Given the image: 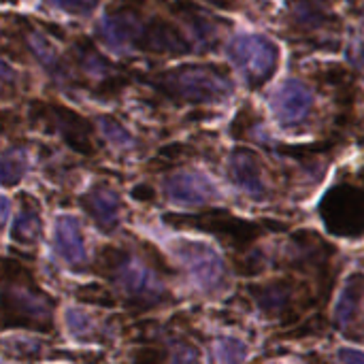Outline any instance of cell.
<instances>
[{
    "label": "cell",
    "mask_w": 364,
    "mask_h": 364,
    "mask_svg": "<svg viewBox=\"0 0 364 364\" xmlns=\"http://www.w3.org/2000/svg\"><path fill=\"white\" fill-rule=\"evenodd\" d=\"M11 237L21 247H34L43 237V215L41 205L28 192L17 196V211L11 226Z\"/></svg>",
    "instance_id": "20"
},
{
    "label": "cell",
    "mask_w": 364,
    "mask_h": 364,
    "mask_svg": "<svg viewBox=\"0 0 364 364\" xmlns=\"http://www.w3.org/2000/svg\"><path fill=\"white\" fill-rule=\"evenodd\" d=\"M98 32L102 41L117 51L179 58L196 49L190 43L192 38L186 36L177 23L147 13L132 0L111 4L100 19Z\"/></svg>",
    "instance_id": "2"
},
{
    "label": "cell",
    "mask_w": 364,
    "mask_h": 364,
    "mask_svg": "<svg viewBox=\"0 0 364 364\" xmlns=\"http://www.w3.org/2000/svg\"><path fill=\"white\" fill-rule=\"evenodd\" d=\"M271 109L279 126L301 128L314 111V94L301 79H286L271 96Z\"/></svg>",
    "instance_id": "14"
},
{
    "label": "cell",
    "mask_w": 364,
    "mask_h": 364,
    "mask_svg": "<svg viewBox=\"0 0 364 364\" xmlns=\"http://www.w3.org/2000/svg\"><path fill=\"white\" fill-rule=\"evenodd\" d=\"M75 296L81 301V303H87V305H98V307H115L117 301L111 299V294L98 286V284H85V286H77L75 288Z\"/></svg>",
    "instance_id": "23"
},
{
    "label": "cell",
    "mask_w": 364,
    "mask_h": 364,
    "mask_svg": "<svg viewBox=\"0 0 364 364\" xmlns=\"http://www.w3.org/2000/svg\"><path fill=\"white\" fill-rule=\"evenodd\" d=\"M337 331L352 339L364 341V275L352 273L341 290L337 309H335Z\"/></svg>",
    "instance_id": "17"
},
{
    "label": "cell",
    "mask_w": 364,
    "mask_h": 364,
    "mask_svg": "<svg viewBox=\"0 0 364 364\" xmlns=\"http://www.w3.org/2000/svg\"><path fill=\"white\" fill-rule=\"evenodd\" d=\"M32 128H38L47 134L62 139L75 154L92 158L96 156L94 143V126L77 111L47 100H34L28 109Z\"/></svg>",
    "instance_id": "8"
},
{
    "label": "cell",
    "mask_w": 364,
    "mask_h": 364,
    "mask_svg": "<svg viewBox=\"0 0 364 364\" xmlns=\"http://www.w3.org/2000/svg\"><path fill=\"white\" fill-rule=\"evenodd\" d=\"M55 299L41 288L32 271L13 260L2 262V328H23L49 335L55 331Z\"/></svg>",
    "instance_id": "4"
},
{
    "label": "cell",
    "mask_w": 364,
    "mask_h": 364,
    "mask_svg": "<svg viewBox=\"0 0 364 364\" xmlns=\"http://www.w3.org/2000/svg\"><path fill=\"white\" fill-rule=\"evenodd\" d=\"M164 224L179 228V230H200L215 237L224 247L235 254L237 271L241 275H256L264 269V258L260 252H252L256 241L269 232L288 230L290 224L277 220H245L228 209H207L200 213L183 215V213H168L162 218Z\"/></svg>",
    "instance_id": "3"
},
{
    "label": "cell",
    "mask_w": 364,
    "mask_h": 364,
    "mask_svg": "<svg viewBox=\"0 0 364 364\" xmlns=\"http://www.w3.org/2000/svg\"><path fill=\"white\" fill-rule=\"evenodd\" d=\"M318 215L328 235L339 239H363L364 190L354 181L339 179L324 192Z\"/></svg>",
    "instance_id": "9"
},
{
    "label": "cell",
    "mask_w": 364,
    "mask_h": 364,
    "mask_svg": "<svg viewBox=\"0 0 364 364\" xmlns=\"http://www.w3.org/2000/svg\"><path fill=\"white\" fill-rule=\"evenodd\" d=\"M28 171V154L23 147H9L2 154V186L13 188L17 186Z\"/></svg>",
    "instance_id": "21"
},
{
    "label": "cell",
    "mask_w": 364,
    "mask_h": 364,
    "mask_svg": "<svg viewBox=\"0 0 364 364\" xmlns=\"http://www.w3.org/2000/svg\"><path fill=\"white\" fill-rule=\"evenodd\" d=\"M282 26L292 43H301L307 49H341L343 21L324 0H288L282 13Z\"/></svg>",
    "instance_id": "7"
},
{
    "label": "cell",
    "mask_w": 364,
    "mask_h": 364,
    "mask_svg": "<svg viewBox=\"0 0 364 364\" xmlns=\"http://www.w3.org/2000/svg\"><path fill=\"white\" fill-rule=\"evenodd\" d=\"M154 196H156V192H154V188H151V186H147V183H139V186H134V188H132V198H134V200L151 203V200H154Z\"/></svg>",
    "instance_id": "26"
},
{
    "label": "cell",
    "mask_w": 364,
    "mask_h": 364,
    "mask_svg": "<svg viewBox=\"0 0 364 364\" xmlns=\"http://www.w3.org/2000/svg\"><path fill=\"white\" fill-rule=\"evenodd\" d=\"M162 190L164 196L179 207H205L220 198V192L211 183V179L194 168L166 175L162 181Z\"/></svg>",
    "instance_id": "13"
},
{
    "label": "cell",
    "mask_w": 364,
    "mask_h": 364,
    "mask_svg": "<svg viewBox=\"0 0 364 364\" xmlns=\"http://www.w3.org/2000/svg\"><path fill=\"white\" fill-rule=\"evenodd\" d=\"M226 53L250 90L264 87L279 68V47L264 34L243 32L235 36Z\"/></svg>",
    "instance_id": "10"
},
{
    "label": "cell",
    "mask_w": 364,
    "mask_h": 364,
    "mask_svg": "<svg viewBox=\"0 0 364 364\" xmlns=\"http://www.w3.org/2000/svg\"><path fill=\"white\" fill-rule=\"evenodd\" d=\"M79 205L98 226V230L111 235L122 224V198L115 188L107 181H96L85 194H81Z\"/></svg>",
    "instance_id": "19"
},
{
    "label": "cell",
    "mask_w": 364,
    "mask_h": 364,
    "mask_svg": "<svg viewBox=\"0 0 364 364\" xmlns=\"http://www.w3.org/2000/svg\"><path fill=\"white\" fill-rule=\"evenodd\" d=\"M19 19H21V23L15 26V28L19 30V41H21V45L28 49V53H30V55L45 68V73H47L49 77H53L58 83L68 85V87H75L73 75H70L68 66L64 64V60L60 58L55 45L49 41V36H47L45 32H41L38 28L30 26L32 19H28V17H19Z\"/></svg>",
    "instance_id": "16"
},
{
    "label": "cell",
    "mask_w": 364,
    "mask_h": 364,
    "mask_svg": "<svg viewBox=\"0 0 364 364\" xmlns=\"http://www.w3.org/2000/svg\"><path fill=\"white\" fill-rule=\"evenodd\" d=\"M228 177L230 181L250 198L262 203L269 198V183L262 158L250 147H235L228 156Z\"/></svg>",
    "instance_id": "15"
},
{
    "label": "cell",
    "mask_w": 364,
    "mask_h": 364,
    "mask_svg": "<svg viewBox=\"0 0 364 364\" xmlns=\"http://www.w3.org/2000/svg\"><path fill=\"white\" fill-rule=\"evenodd\" d=\"M247 294L256 303V309L279 324H296L309 309L326 305L328 294L322 288H311L307 279L279 277L264 284L247 286Z\"/></svg>",
    "instance_id": "6"
},
{
    "label": "cell",
    "mask_w": 364,
    "mask_h": 364,
    "mask_svg": "<svg viewBox=\"0 0 364 364\" xmlns=\"http://www.w3.org/2000/svg\"><path fill=\"white\" fill-rule=\"evenodd\" d=\"M211 358L218 360V363H239V360H245V358H247V348H245L239 339L222 337V339L213 346Z\"/></svg>",
    "instance_id": "22"
},
{
    "label": "cell",
    "mask_w": 364,
    "mask_h": 364,
    "mask_svg": "<svg viewBox=\"0 0 364 364\" xmlns=\"http://www.w3.org/2000/svg\"><path fill=\"white\" fill-rule=\"evenodd\" d=\"M171 252L203 294L218 296L226 290V267L222 256L211 245L198 241H175Z\"/></svg>",
    "instance_id": "11"
},
{
    "label": "cell",
    "mask_w": 364,
    "mask_h": 364,
    "mask_svg": "<svg viewBox=\"0 0 364 364\" xmlns=\"http://www.w3.org/2000/svg\"><path fill=\"white\" fill-rule=\"evenodd\" d=\"M49 6L58 9V11H64L68 15H75V17H87L92 15L100 0H45Z\"/></svg>",
    "instance_id": "25"
},
{
    "label": "cell",
    "mask_w": 364,
    "mask_h": 364,
    "mask_svg": "<svg viewBox=\"0 0 364 364\" xmlns=\"http://www.w3.org/2000/svg\"><path fill=\"white\" fill-rule=\"evenodd\" d=\"M139 79L179 107L220 105L228 100L235 90L228 68L213 62L179 64L171 70L151 73L149 77L141 75Z\"/></svg>",
    "instance_id": "5"
},
{
    "label": "cell",
    "mask_w": 364,
    "mask_h": 364,
    "mask_svg": "<svg viewBox=\"0 0 364 364\" xmlns=\"http://www.w3.org/2000/svg\"><path fill=\"white\" fill-rule=\"evenodd\" d=\"M94 273L105 277L132 314H149L175 303L168 288L173 269L149 243L105 245L96 254Z\"/></svg>",
    "instance_id": "1"
},
{
    "label": "cell",
    "mask_w": 364,
    "mask_h": 364,
    "mask_svg": "<svg viewBox=\"0 0 364 364\" xmlns=\"http://www.w3.org/2000/svg\"><path fill=\"white\" fill-rule=\"evenodd\" d=\"M207 2H213L215 6H222V9H241L243 0H207Z\"/></svg>",
    "instance_id": "28"
},
{
    "label": "cell",
    "mask_w": 364,
    "mask_h": 364,
    "mask_svg": "<svg viewBox=\"0 0 364 364\" xmlns=\"http://www.w3.org/2000/svg\"><path fill=\"white\" fill-rule=\"evenodd\" d=\"M70 60L77 68L75 77H81L79 85L92 90V94L100 98H111L126 83V77L119 73V68L113 62H109L90 38H83V36L75 38L70 47ZM75 85H77V79H75Z\"/></svg>",
    "instance_id": "12"
},
{
    "label": "cell",
    "mask_w": 364,
    "mask_h": 364,
    "mask_svg": "<svg viewBox=\"0 0 364 364\" xmlns=\"http://www.w3.org/2000/svg\"><path fill=\"white\" fill-rule=\"evenodd\" d=\"M98 124H100V130L105 134V139L113 145H122V147H132L134 145V139L130 136V132L113 117L109 115H102L98 117Z\"/></svg>",
    "instance_id": "24"
},
{
    "label": "cell",
    "mask_w": 364,
    "mask_h": 364,
    "mask_svg": "<svg viewBox=\"0 0 364 364\" xmlns=\"http://www.w3.org/2000/svg\"><path fill=\"white\" fill-rule=\"evenodd\" d=\"M337 360H341V363H364V352H358V350H341L337 354Z\"/></svg>",
    "instance_id": "27"
},
{
    "label": "cell",
    "mask_w": 364,
    "mask_h": 364,
    "mask_svg": "<svg viewBox=\"0 0 364 364\" xmlns=\"http://www.w3.org/2000/svg\"><path fill=\"white\" fill-rule=\"evenodd\" d=\"M53 254L73 271L85 273L87 267V252L83 241L81 222L75 215H60L53 224Z\"/></svg>",
    "instance_id": "18"
}]
</instances>
